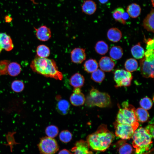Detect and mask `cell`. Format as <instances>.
Returning <instances> with one entry per match:
<instances>
[{
    "label": "cell",
    "mask_w": 154,
    "mask_h": 154,
    "mask_svg": "<svg viewBox=\"0 0 154 154\" xmlns=\"http://www.w3.org/2000/svg\"><path fill=\"white\" fill-rule=\"evenodd\" d=\"M115 138L114 133L104 124H102L95 132L89 135L87 142L90 148L97 151H104L110 147Z\"/></svg>",
    "instance_id": "1"
},
{
    "label": "cell",
    "mask_w": 154,
    "mask_h": 154,
    "mask_svg": "<svg viewBox=\"0 0 154 154\" xmlns=\"http://www.w3.org/2000/svg\"><path fill=\"white\" fill-rule=\"evenodd\" d=\"M30 66L34 72L45 77L59 80L63 78L62 73L59 70L53 59L37 56L31 61Z\"/></svg>",
    "instance_id": "2"
},
{
    "label": "cell",
    "mask_w": 154,
    "mask_h": 154,
    "mask_svg": "<svg viewBox=\"0 0 154 154\" xmlns=\"http://www.w3.org/2000/svg\"><path fill=\"white\" fill-rule=\"evenodd\" d=\"M132 138L135 154L145 153L149 150L153 142L152 137L141 127L136 129Z\"/></svg>",
    "instance_id": "3"
},
{
    "label": "cell",
    "mask_w": 154,
    "mask_h": 154,
    "mask_svg": "<svg viewBox=\"0 0 154 154\" xmlns=\"http://www.w3.org/2000/svg\"><path fill=\"white\" fill-rule=\"evenodd\" d=\"M122 106V108H119L116 121L119 123L131 125L135 130L138 127L139 123L135 118V108L127 102H123Z\"/></svg>",
    "instance_id": "4"
},
{
    "label": "cell",
    "mask_w": 154,
    "mask_h": 154,
    "mask_svg": "<svg viewBox=\"0 0 154 154\" xmlns=\"http://www.w3.org/2000/svg\"><path fill=\"white\" fill-rule=\"evenodd\" d=\"M85 102L88 106L101 108L108 107L111 103L110 97L108 94L101 92L94 88L90 90Z\"/></svg>",
    "instance_id": "5"
},
{
    "label": "cell",
    "mask_w": 154,
    "mask_h": 154,
    "mask_svg": "<svg viewBox=\"0 0 154 154\" xmlns=\"http://www.w3.org/2000/svg\"><path fill=\"white\" fill-rule=\"evenodd\" d=\"M38 146L42 154H55L59 149L56 141L48 137H42Z\"/></svg>",
    "instance_id": "6"
},
{
    "label": "cell",
    "mask_w": 154,
    "mask_h": 154,
    "mask_svg": "<svg viewBox=\"0 0 154 154\" xmlns=\"http://www.w3.org/2000/svg\"><path fill=\"white\" fill-rule=\"evenodd\" d=\"M133 76L131 72L123 69H117L114 73L116 87H126L130 85Z\"/></svg>",
    "instance_id": "7"
},
{
    "label": "cell",
    "mask_w": 154,
    "mask_h": 154,
    "mask_svg": "<svg viewBox=\"0 0 154 154\" xmlns=\"http://www.w3.org/2000/svg\"><path fill=\"white\" fill-rule=\"evenodd\" d=\"M116 135L123 140L131 138L135 130L131 125L119 123L116 121L114 123Z\"/></svg>",
    "instance_id": "8"
},
{
    "label": "cell",
    "mask_w": 154,
    "mask_h": 154,
    "mask_svg": "<svg viewBox=\"0 0 154 154\" xmlns=\"http://www.w3.org/2000/svg\"><path fill=\"white\" fill-rule=\"evenodd\" d=\"M141 74L146 78L154 77V61H148L145 57L140 61Z\"/></svg>",
    "instance_id": "9"
},
{
    "label": "cell",
    "mask_w": 154,
    "mask_h": 154,
    "mask_svg": "<svg viewBox=\"0 0 154 154\" xmlns=\"http://www.w3.org/2000/svg\"><path fill=\"white\" fill-rule=\"evenodd\" d=\"M70 100L71 104L75 106H81L84 104L86 98L81 91L80 88H74L73 92L70 96Z\"/></svg>",
    "instance_id": "10"
},
{
    "label": "cell",
    "mask_w": 154,
    "mask_h": 154,
    "mask_svg": "<svg viewBox=\"0 0 154 154\" xmlns=\"http://www.w3.org/2000/svg\"><path fill=\"white\" fill-rule=\"evenodd\" d=\"M70 57L72 62L76 64H81L86 58L85 49L80 48H74L71 52Z\"/></svg>",
    "instance_id": "11"
},
{
    "label": "cell",
    "mask_w": 154,
    "mask_h": 154,
    "mask_svg": "<svg viewBox=\"0 0 154 154\" xmlns=\"http://www.w3.org/2000/svg\"><path fill=\"white\" fill-rule=\"evenodd\" d=\"M75 146L71 149L73 154H92L89 151V147L87 141L80 140L77 141Z\"/></svg>",
    "instance_id": "12"
},
{
    "label": "cell",
    "mask_w": 154,
    "mask_h": 154,
    "mask_svg": "<svg viewBox=\"0 0 154 154\" xmlns=\"http://www.w3.org/2000/svg\"><path fill=\"white\" fill-rule=\"evenodd\" d=\"M14 45L11 37L5 33H0V51L2 49L9 51L13 48Z\"/></svg>",
    "instance_id": "13"
},
{
    "label": "cell",
    "mask_w": 154,
    "mask_h": 154,
    "mask_svg": "<svg viewBox=\"0 0 154 154\" xmlns=\"http://www.w3.org/2000/svg\"><path fill=\"white\" fill-rule=\"evenodd\" d=\"M35 29L36 31V37L40 40L46 41L51 38V33L50 30L46 26H42L38 29Z\"/></svg>",
    "instance_id": "14"
},
{
    "label": "cell",
    "mask_w": 154,
    "mask_h": 154,
    "mask_svg": "<svg viewBox=\"0 0 154 154\" xmlns=\"http://www.w3.org/2000/svg\"><path fill=\"white\" fill-rule=\"evenodd\" d=\"M99 65L101 70L106 72H109L114 68L115 63L112 58L108 56H104L100 60Z\"/></svg>",
    "instance_id": "15"
},
{
    "label": "cell",
    "mask_w": 154,
    "mask_h": 154,
    "mask_svg": "<svg viewBox=\"0 0 154 154\" xmlns=\"http://www.w3.org/2000/svg\"><path fill=\"white\" fill-rule=\"evenodd\" d=\"M81 9L84 13L91 15L96 12L97 9V5L96 3L92 0H84L82 4Z\"/></svg>",
    "instance_id": "16"
},
{
    "label": "cell",
    "mask_w": 154,
    "mask_h": 154,
    "mask_svg": "<svg viewBox=\"0 0 154 154\" xmlns=\"http://www.w3.org/2000/svg\"><path fill=\"white\" fill-rule=\"evenodd\" d=\"M154 10L152 8L143 21V26L147 31L154 32Z\"/></svg>",
    "instance_id": "17"
},
{
    "label": "cell",
    "mask_w": 154,
    "mask_h": 154,
    "mask_svg": "<svg viewBox=\"0 0 154 154\" xmlns=\"http://www.w3.org/2000/svg\"><path fill=\"white\" fill-rule=\"evenodd\" d=\"M84 76L79 73H76L72 75L70 79V85L74 87L81 88L84 84Z\"/></svg>",
    "instance_id": "18"
},
{
    "label": "cell",
    "mask_w": 154,
    "mask_h": 154,
    "mask_svg": "<svg viewBox=\"0 0 154 154\" xmlns=\"http://www.w3.org/2000/svg\"><path fill=\"white\" fill-rule=\"evenodd\" d=\"M126 11L130 17L132 18H135L140 15L141 8L138 4L132 3L127 6Z\"/></svg>",
    "instance_id": "19"
},
{
    "label": "cell",
    "mask_w": 154,
    "mask_h": 154,
    "mask_svg": "<svg viewBox=\"0 0 154 154\" xmlns=\"http://www.w3.org/2000/svg\"><path fill=\"white\" fill-rule=\"evenodd\" d=\"M108 39L113 42L119 41L122 37L121 31L116 28H112L109 29L107 33Z\"/></svg>",
    "instance_id": "20"
},
{
    "label": "cell",
    "mask_w": 154,
    "mask_h": 154,
    "mask_svg": "<svg viewBox=\"0 0 154 154\" xmlns=\"http://www.w3.org/2000/svg\"><path fill=\"white\" fill-rule=\"evenodd\" d=\"M135 116L136 121L138 122L142 123L147 121L149 117V113L147 110L142 108L135 109Z\"/></svg>",
    "instance_id": "21"
},
{
    "label": "cell",
    "mask_w": 154,
    "mask_h": 154,
    "mask_svg": "<svg viewBox=\"0 0 154 154\" xmlns=\"http://www.w3.org/2000/svg\"><path fill=\"white\" fill-rule=\"evenodd\" d=\"M21 69L20 65L18 63L10 62L7 68L8 74L13 76H16L20 73Z\"/></svg>",
    "instance_id": "22"
},
{
    "label": "cell",
    "mask_w": 154,
    "mask_h": 154,
    "mask_svg": "<svg viewBox=\"0 0 154 154\" xmlns=\"http://www.w3.org/2000/svg\"><path fill=\"white\" fill-rule=\"evenodd\" d=\"M131 52L133 56L136 59L142 58L144 55V49L141 46L139 42L132 47Z\"/></svg>",
    "instance_id": "23"
},
{
    "label": "cell",
    "mask_w": 154,
    "mask_h": 154,
    "mask_svg": "<svg viewBox=\"0 0 154 154\" xmlns=\"http://www.w3.org/2000/svg\"><path fill=\"white\" fill-rule=\"evenodd\" d=\"M84 66V70L88 73H92L97 69L98 65L96 61L92 59H89L85 62Z\"/></svg>",
    "instance_id": "24"
},
{
    "label": "cell",
    "mask_w": 154,
    "mask_h": 154,
    "mask_svg": "<svg viewBox=\"0 0 154 154\" xmlns=\"http://www.w3.org/2000/svg\"><path fill=\"white\" fill-rule=\"evenodd\" d=\"M125 12L124 9L123 8L121 7L117 8L112 11L113 17L116 21L124 25L125 24L126 22L123 19V17Z\"/></svg>",
    "instance_id": "25"
},
{
    "label": "cell",
    "mask_w": 154,
    "mask_h": 154,
    "mask_svg": "<svg viewBox=\"0 0 154 154\" xmlns=\"http://www.w3.org/2000/svg\"><path fill=\"white\" fill-rule=\"evenodd\" d=\"M70 107L68 102L65 100H60L56 105V108L58 112L61 114L65 115L68 112Z\"/></svg>",
    "instance_id": "26"
},
{
    "label": "cell",
    "mask_w": 154,
    "mask_h": 154,
    "mask_svg": "<svg viewBox=\"0 0 154 154\" xmlns=\"http://www.w3.org/2000/svg\"><path fill=\"white\" fill-rule=\"evenodd\" d=\"M123 50L119 46H114L112 47L110 52V55L112 59L117 60L121 58L123 56Z\"/></svg>",
    "instance_id": "27"
},
{
    "label": "cell",
    "mask_w": 154,
    "mask_h": 154,
    "mask_svg": "<svg viewBox=\"0 0 154 154\" xmlns=\"http://www.w3.org/2000/svg\"><path fill=\"white\" fill-rule=\"evenodd\" d=\"M36 52L37 56L42 58H47L50 54L49 48L44 44L38 45L37 47Z\"/></svg>",
    "instance_id": "28"
},
{
    "label": "cell",
    "mask_w": 154,
    "mask_h": 154,
    "mask_svg": "<svg viewBox=\"0 0 154 154\" xmlns=\"http://www.w3.org/2000/svg\"><path fill=\"white\" fill-rule=\"evenodd\" d=\"M95 49L96 52L100 54L103 55L108 52V46L107 44L103 41H100L96 43Z\"/></svg>",
    "instance_id": "29"
},
{
    "label": "cell",
    "mask_w": 154,
    "mask_h": 154,
    "mask_svg": "<svg viewBox=\"0 0 154 154\" xmlns=\"http://www.w3.org/2000/svg\"><path fill=\"white\" fill-rule=\"evenodd\" d=\"M124 66L126 70L127 71L132 72L137 70L138 67V63L135 59L130 58L126 60Z\"/></svg>",
    "instance_id": "30"
},
{
    "label": "cell",
    "mask_w": 154,
    "mask_h": 154,
    "mask_svg": "<svg viewBox=\"0 0 154 154\" xmlns=\"http://www.w3.org/2000/svg\"><path fill=\"white\" fill-rule=\"evenodd\" d=\"M105 74L104 72L100 69H97L92 72L91 74V78L94 82L97 83H101L104 79Z\"/></svg>",
    "instance_id": "31"
},
{
    "label": "cell",
    "mask_w": 154,
    "mask_h": 154,
    "mask_svg": "<svg viewBox=\"0 0 154 154\" xmlns=\"http://www.w3.org/2000/svg\"><path fill=\"white\" fill-rule=\"evenodd\" d=\"M45 132L47 137L54 138L57 135L59 130L58 128L56 126L52 125H49L46 127Z\"/></svg>",
    "instance_id": "32"
},
{
    "label": "cell",
    "mask_w": 154,
    "mask_h": 154,
    "mask_svg": "<svg viewBox=\"0 0 154 154\" xmlns=\"http://www.w3.org/2000/svg\"><path fill=\"white\" fill-rule=\"evenodd\" d=\"M59 138L61 141L64 143H67L70 141L72 139V134L68 130H64L60 133Z\"/></svg>",
    "instance_id": "33"
},
{
    "label": "cell",
    "mask_w": 154,
    "mask_h": 154,
    "mask_svg": "<svg viewBox=\"0 0 154 154\" xmlns=\"http://www.w3.org/2000/svg\"><path fill=\"white\" fill-rule=\"evenodd\" d=\"M133 150L132 146L125 143L122 144L119 149V154H131Z\"/></svg>",
    "instance_id": "34"
},
{
    "label": "cell",
    "mask_w": 154,
    "mask_h": 154,
    "mask_svg": "<svg viewBox=\"0 0 154 154\" xmlns=\"http://www.w3.org/2000/svg\"><path fill=\"white\" fill-rule=\"evenodd\" d=\"M24 85L23 82L19 80H15L12 83L11 88L13 90L16 92H19L24 89Z\"/></svg>",
    "instance_id": "35"
},
{
    "label": "cell",
    "mask_w": 154,
    "mask_h": 154,
    "mask_svg": "<svg viewBox=\"0 0 154 154\" xmlns=\"http://www.w3.org/2000/svg\"><path fill=\"white\" fill-rule=\"evenodd\" d=\"M139 104L142 108L146 110L150 109L153 105L152 100L147 97L142 99L140 101Z\"/></svg>",
    "instance_id": "36"
},
{
    "label": "cell",
    "mask_w": 154,
    "mask_h": 154,
    "mask_svg": "<svg viewBox=\"0 0 154 154\" xmlns=\"http://www.w3.org/2000/svg\"><path fill=\"white\" fill-rule=\"evenodd\" d=\"M10 62L6 60L0 61V75L8 74L7 68Z\"/></svg>",
    "instance_id": "37"
},
{
    "label": "cell",
    "mask_w": 154,
    "mask_h": 154,
    "mask_svg": "<svg viewBox=\"0 0 154 154\" xmlns=\"http://www.w3.org/2000/svg\"><path fill=\"white\" fill-rule=\"evenodd\" d=\"M154 49H148L145 52V58L148 61H154Z\"/></svg>",
    "instance_id": "38"
},
{
    "label": "cell",
    "mask_w": 154,
    "mask_h": 154,
    "mask_svg": "<svg viewBox=\"0 0 154 154\" xmlns=\"http://www.w3.org/2000/svg\"><path fill=\"white\" fill-rule=\"evenodd\" d=\"M147 132L152 137H154V125L153 124L148 125L145 128Z\"/></svg>",
    "instance_id": "39"
},
{
    "label": "cell",
    "mask_w": 154,
    "mask_h": 154,
    "mask_svg": "<svg viewBox=\"0 0 154 154\" xmlns=\"http://www.w3.org/2000/svg\"><path fill=\"white\" fill-rule=\"evenodd\" d=\"M147 50L154 49V40L153 39H149L147 42Z\"/></svg>",
    "instance_id": "40"
},
{
    "label": "cell",
    "mask_w": 154,
    "mask_h": 154,
    "mask_svg": "<svg viewBox=\"0 0 154 154\" xmlns=\"http://www.w3.org/2000/svg\"><path fill=\"white\" fill-rule=\"evenodd\" d=\"M58 154H72L69 151L63 149L60 151Z\"/></svg>",
    "instance_id": "41"
},
{
    "label": "cell",
    "mask_w": 154,
    "mask_h": 154,
    "mask_svg": "<svg viewBox=\"0 0 154 154\" xmlns=\"http://www.w3.org/2000/svg\"><path fill=\"white\" fill-rule=\"evenodd\" d=\"M5 21L7 22H9L12 20L11 18L8 16L5 17Z\"/></svg>",
    "instance_id": "42"
},
{
    "label": "cell",
    "mask_w": 154,
    "mask_h": 154,
    "mask_svg": "<svg viewBox=\"0 0 154 154\" xmlns=\"http://www.w3.org/2000/svg\"><path fill=\"white\" fill-rule=\"evenodd\" d=\"M101 4H104L107 3L109 0H98Z\"/></svg>",
    "instance_id": "43"
},
{
    "label": "cell",
    "mask_w": 154,
    "mask_h": 154,
    "mask_svg": "<svg viewBox=\"0 0 154 154\" xmlns=\"http://www.w3.org/2000/svg\"><path fill=\"white\" fill-rule=\"evenodd\" d=\"M151 2L153 7L154 6V0H151Z\"/></svg>",
    "instance_id": "44"
},
{
    "label": "cell",
    "mask_w": 154,
    "mask_h": 154,
    "mask_svg": "<svg viewBox=\"0 0 154 154\" xmlns=\"http://www.w3.org/2000/svg\"><path fill=\"white\" fill-rule=\"evenodd\" d=\"M146 154V153H144V154Z\"/></svg>",
    "instance_id": "45"
}]
</instances>
